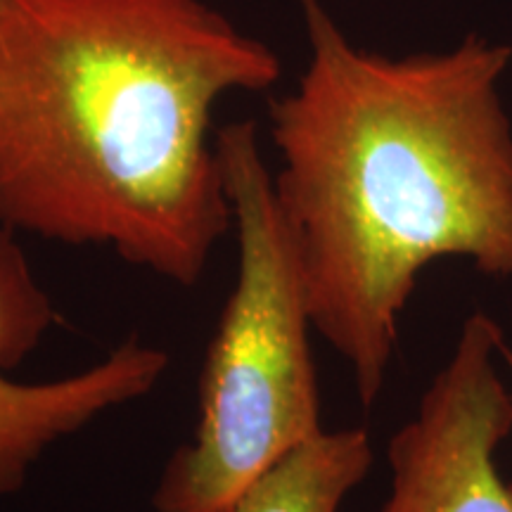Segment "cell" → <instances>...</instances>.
Returning <instances> with one entry per match:
<instances>
[{"label":"cell","mask_w":512,"mask_h":512,"mask_svg":"<svg viewBox=\"0 0 512 512\" xmlns=\"http://www.w3.org/2000/svg\"><path fill=\"white\" fill-rule=\"evenodd\" d=\"M280 74L204 0H0V226L195 287L233 228L214 107Z\"/></svg>","instance_id":"6da1fadb"},{"label":"cell","mask_w":512,"mask_h":512,"mask_svg":"<svg viewBox=\"0 0 512 512\" xmlns=\"http://www.w3.org/2000/svg\"><path fill=\"white\" fill-rule=\"evenodd\" d=\"M302 8L309 64L271 105L275 195L302 249L313 330L370 408L427 264L463 256L512 275V126L498 95L510 48L467 38L394 60L356 48L318 0Z\"/></svg>","instance_id":"7a4b0ae2"},{"label":"cell","mask_w":512,"mask_h":512,"mask_svg":"<svg viewBox=\"0 0 512 512\" xmlns=\"http://www.w3.org/2000/svg\"><path fill=\"white\" fill-rule=\"evenodd\" d=\"M238 273L197 382V425L166 460L157 512H211L323 432L302 249L252 121L216 133Z\"/></svg>","instance_id":"3957f363"},{"label":"cell","mask_w":512,"mask_h":512,"mask_svg":"<svg viewBox=\"0 0 512 512\" xmlns=\"http://www.w3.org/2000/svg\"><path fill=\"white\" fill-rule=\"evenodd\" d=\"M501 325L477 311L418 413L389 441L392 494L382 512H512L496 451L512 432V392L501 375Z\"/></svg>","instance_id":"277c9868"},{"label":"cell","mask_w":512,"mask_h":512,"mask_svg":"<svg viewBox=\"0 0 512 512\" xmlns=\"http://www.w3.org/2000/svg\"><path fill=\"white\" fill-rule=\"evenodd\" d=\"M57 309L36 278L17 233L0 226V498L27 484L31 467L100 415L143 399L169 370V354L126 339L100 363L48 382L8 377L55 325Z\"/></svg>","instance_id":"5b68a950"},{"label":"cell","mask_w":512,"mask_h":512,"mask_svg":"<svg viewBox=\"0 0 512 512\" xmlns=\"http://www.w3.org/2000/svg\"><path fill=\"white\" fill-rule=\"evenodd\" d=\"M373 465L366 430L320 432L211 512H339Z\"/></svg>","instance_id":"8992f818"},{"label":"cell","mask_w":512,"mask_h":512,"mask_svg":"<svg viewBox=\"0 0 512 512\" xmlns=\"http://www.w3.org/2000/svg\"><path fill=\"white\" fill-rule=\"evenodd\" d=\"M503 363L510 368V373H512V351L508 347L503 349Z\"/></svg>","instance_id":"52a82bcc"}]
</instances>
